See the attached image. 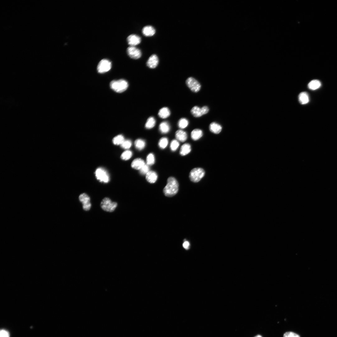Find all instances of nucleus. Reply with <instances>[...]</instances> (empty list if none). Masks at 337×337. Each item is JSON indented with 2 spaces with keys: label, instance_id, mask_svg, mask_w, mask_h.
Segmentation results:
<instances>
[{
  "label": "nucleus",
  "instance_id": "cd10ccee",
  "mask_svg": "<svg viewBox=\"0 0 337 337\" xmlns=\"http://www.w3.org/2000/svg\"><path fill=\"white\" fill-rule=\"evenodd\" d=\"M168 143V139L166 138H162L160 140L158 143V145L161 149H163L166 147Z\"/></svg>",
  "mask_w": 337,
  "mask_h": 337
},
{
  "label": "nucleus",
  "instance_id": "c756f323",
  "mask_svg": "<svg viewBox=\"0 0 337 337\" xmlns=\"http://www.w3.org/2000/svg\"><path fill=\"white\" fill-rule=\"evenodd\" d=\"M147 163L148 166L154 165L155 162V157L154 155L152 153H150L147 158Z\"/></svg>",
  "mask_w": 337,
  "mask_h": 337
},
{
  "label": "nucleus",
  "instance_id": "2f4dec72",
  "mask_svg": "<svg viewBox=\"0 0 337 337\" xmlns=\"http://www.w3.org/2000/svg\"><path fill=\"white\" fill-rule=\"evenodd\" d=\"M132 145V142L130 140H124L121 146L124 149H128L131 147Z\"/></svg>",
  "mask_w": 337,
  "mask_h": 337
},
{
  "label": "nucleus",
  "instance_id": "f257e3e1",
  "mask_svg": "<svg viewBox=\"0 0 337 337\" xmlns=\"http://www.w3.org/2000/svg\"><path fill=\"white\" fill-rule=\"evenodd\" d=\"M179 186V183L176 179L174 177H169L168 179L167 185L163 189L165 195L168 197L175 195L178 192Z\"/></svg>",
  "mask_w": 337,
  "mask_h": 337
},
{
  "label": "nucleus",
  "instance_id": "4be33fe9",
  "mask_svg": "<svg viewBox=\"0 0 337 337\" xmlns=\"http://www.w3.org/2000/svg\"><path fill=\"white\" fill-rule=\"evenodd\" d=\"M159 129L160 131L162 133L166 134L169 132L170 126L167 122H164L160 124Z\"/></svg>",
  "mask_w": 337,
  "mask_h": 337
},
{
  "label": "nucleus",
  "instance_id": "c9c22d12",
  "mask_svg": "<svg viewBox=\"0 0 337 337\" xmlns=\"http://www.w3.org/2000/svg\"><path fill=\"white\" fill-rule=\"evenodd\" d=\"M183 247L186 250L189 249L190 247V243L187 241H185L183 244Z\"/></svg>",
  "mask_w": 337,
  "mask_h": 337
},
{
  "label": "nucleus",
  "instance_id": "7ed1b4c3",
  "mask_svg": "<svg viewBox=\"0 0 337 337\" xmlns=\"http://www.w3.org/2000/svg\"><path fill=\"white\" fill-rule=\"evenodd\" d=\"M118 206V203L116 202H112L108 198L106 197L103 199L101 203V207L104 211L112 212L114 211Z\"/></svg>",
  "mask_w": 337,
  "mask_h": 337
},
{
  "label": "nucleus",
  "instance_id": "2eb2a0df",
  "mask_svg": "<svg viewBox=\"0 0 337 337\" xmlns=\"http://www.w3.org/2000/svg\"><path fill=\"white\" fill-rule=\"evenodd\" d=\"M158 178L157 173L153 171H150L146 175L147 181L150 183H154L156 182Z\"/></svg>",
  "mask_w": 337,
  "mask_h": 337
},
{
  "label": "nucleus",
  "instance_id": "412c9836",
  "mask_svg": "<svg viewBox=\"0 0 337 337\" xmlns=\"http://www.w3.org/2000/svg\"><path fill=\"white\" fill-rule=\"evenodd\" d=\"M191 150L190 145L188 143L183 144L181 147L180 154L182 156H185L189 154Z\"/></svg>",
  "mask_w": 337,
  "mask_h": 337
},
{
  "label": "nucleus",
  "instance_id": "423d86ee",
  "mask_svg": "<svg viewBox=\"0 0 337 337\" xmlns=\"http://www.w3.org/2000/svg\"><path fill=\"white\" fill-rule=\"evenodd\" d=\"M188 87L193 92H198L200 89L201 86L199 82L193 77H189L186 81Z\"/></svg>",
  "mask_w": 337,
  "mask_h": 337
},
{
  "label": "nucleus",
  "instance_id": "ddd939ff",
  "mask_svg": "<svg viewBox=\"0 0 337 337\" xmlns=\"http://www.w3.org/2000/svg\"><path fill=\"white\" fill-rule=\"evenodd\" d=\"M145 164V162L143 159L141 158H137L132 162L131 166L132 168L135 169L139 170Z\"/></svg>",
  "mask_w": 337,
  "mask_h": 337
},
{
  "label": "nucleus",
  "instance_id": "e433bc0d",
  "mask_svg": "<svg viewBox=\"0 0 337 337\" xmlns=\"http://www.w3.org/2000/svg\"><path fill=\"white\" fill-rule=\"evenodd\" d=\"M255 337H262V336H261L260 335H258L256 336H255Z\"/></svg>",
  "mask_w": 337,
  "mask_h": 337
},
{
  "label": "nucleus",
  "instance_id": "bb28decb",
  "mask_svg": "<svg viewBox=\"0 0 337 337\" xmlns=\"http://www.w3.org/2000/svg\"><path fill=\"white\" fill-rule=\"evenodd\" d=\"M189 124V122L187 119L185 118H182L178 122V126L180 128L183 129L188 126Z\"/></svg>",
  "mask_w": 337,
  "mask_h": 337
},
{
  "label": "nucleus",
  "instance_id": "0eeeda50",
  "mask_svg": "<svg viewBox=\"0 0 337 337\" xmlns=\"http://www.w3.org/2000/svg\"><path fill=\"white\" fill-rule=\"evenodd\" d=\"M111 62L107 59L101 60L98 64L97 70L98 73H103L109 71L111 68Z\"/></svg>",
  "mask_w": 337,
  "mask_h": 337
},
{
  "label": "nucleus",
  "instance_id": "dca6fc26",
  "mask_svg": "<svg viewBox=\"0 0 337 337\" xmlns=\"http://www.w3.org/2000/svg\"><path fill=\"white\" fill-rule=\"evenodd\" d=\"M175 136L176 139L181 142H185L187 138L186 133L181 130L177 131L176 133Z\"/></svg>",
  "mask_w": 337,
  "mask_h": 337
},
{
  "label": "nucleus",
  "instance_id": "aec40b11",
  "mask_svg": "<svg viewBox=\"0 0 337 337\" xmlns=\"http://www.w3.org/2000/svg\"><path fill=\"white\" fill-rule=\"evenodd\" d=\"M203 135L202 131L199 129H196L194 130L191 133V136L192 139L194 141H197L200 139Z\"/></svg>",
  "mask_w": 337,
  "mask_h": 337
},
{
  "label": "nucleus",
  "instance_id": "f8f14e48",
  "mask_svg": "<svg viewBox=\"0 0 337 337\" xmlns=\"http://www.w3.org/2000/svg\"><path fill=\"white\" fill-rule=\"evenodd\" d=\"M159 62L157 56L155 54L152 55L149 58L147 62V66L151 68H155L158 65Z\"/></svg>",
  "mask_w": 337,
  "mask_h": 337
},
{
  "label": "nucleus",
  "instance_id": "72a5a7b5",
  "mask_svg": "<svg viewBox=\"0 0 337 337\" xmlns=\"http://www.w3.org/2000/svg\"><path fill=\"white\" fill-rule=\"evenodd\" d=\"M283 337H300V336L293 332H288L284 334Z\"/></svg>",
  "mask_w": 337,
  "mask_h": 337
},
{
  "label": "nucleus",
  "instance_id": "393cba45",
  "mask_svg": "<svg viewBox=\"0 0 337 337\" xmlns=\"http://www.w3.org/2000/svg\"><path fill=\"white\" fill-rule=\"evenodd\" d=\"M156 124V121L155 119L152 117H150L147 120L145 124V128L148 129H152L155 127Z\"/></svg>",
  "mask_w": 337,
  "mask_h": 337
},
{
  "label": "nucleus",
  "instance_id": "b1692460",
  "mask_svg": "<svg viewBox=\"0 0 337 337\" xmlns=\"http://www.w3.org/2000/svg\"><path fill=\"white\" fill-rule=\"evenodd\" d=\"M135 146L137 150L139 151L142 150L145 147V142L142 139H138L135 142Z\"/></svg>",
  "mask_w": 337,
  "mask_h": 337
},
{
  "label": "nucleus",
  "instance_id": "6e6552de",
  "mask_svg": "<svg viewBox=\"0 0 337 337\" xmlns=\"http://www.w3.org/2000/svg\"><path fill=\"white\" fill-rule=\"evenodd\" d=\"M207 106H204L201 108L197 106L193 107L191 110L192 115L195 117L199 118L207 114L209 111Z\"/></svg>",
  "mask_w": 337,
  "mask_h": 337
},
{
  "label": "nucleus",
  "instance_id": "20e7f679",
  "mask_svg": "<svg viewBox=\"0 0 337 337\" xmlns=\"http://www.w3.org/2000/svg\"><path fill=\"white\" fill-rule=\"evenodd\" d=\"M205 174V172L203 169L200 168H194L190 171L189 178L191 181L197 183L201 180Z\"/></svg>",
  "mask_w": 337,
  "mask_h": 337
},
{
  "label": "nucleus",
  "instance_id": "4468645a",
  "mask_svg": "<svg viewBox=\"0 0 337 337\" xmlns=\"http://www.w3.org/2000/svg\"><path fill=\"white\" fill-rule=\"evenodd\" d=\"M143 33L146 37H151L154 35L156 33L155 29L151 26H147L143 28Z\"/></svg>",
  "mask_w": 337,
  "mask_h": 337
},
{
  "label": "nucleus",
  "instance_id": "a211bd4d",
  "mask_svg": "<svg viewBox=\"0 0 337 337\" xmlns=\"http://www.w3.org/2000/svg\"><path fill=\"white\" fill-rule=\"evenodd\" d=\"M158 115L162 119H166L169 117L171 115V112L167 107H164L160 110Z\"/></svg>",
  "mask_w": 337,
  "mask_h": 337
},
{
  "label": "nucleus",
  "instance_id": "473e14b6",
  "mask_svg": "<svg viewBox=\"0 0 337 337\" xmlns=\"http://www.w3.org/2000/svg\"><path fill=\"white\" fill-rule=\"evenodd\" d=\"M139 171L141 174L143 175H146L150 171L149 166L147 164H145V165L139 170Z\"/></svg>",
  "mask_w": 337,
  "mask_h": 337
},
{
  "label": "nucleus",
  "instance_id": "a878e982",
  "mask_svg": "<svg viewBox=\"0 0 337 337\" xmlns=\"http://www.w3.org/2000/svg\"><path fill=\"white\" fill-rule=\"evenodd\" d=\"M124 137L122 135H119L115 137L112 140L115 145H121L124 141Z\"/></svg>",
  "mask_w": 337,
  "mask_h": 337
},
{
  "label": "nucleus",
  "instance_id": "6ab92c4d",
  "mask_svg": "<svg viewBox=\"0 0 337 337\" xmlns=\"http://www.w3.org/2000/svg\"><path fill=\"white\" fill-rule=\"evenodd\" d=\"M298 100L299 102L302 105L307 104L309 101L308 94L306 92H301L299 95Z\"/></svg>",
  "mask_w": 337,
  "mask_h": 337
},
{
  "label": "nucleus",
  "instance_id": "f3484780",
  "mask_svg": "<svg viewBox=\"0 0 337 337\" xmlns=\"http://www.w3.org/2000/svg\"><path fill=\"white\" fill-rule=\"evenodd\" d=\"M209 129L212 133L215 134L219 133L222 130L221 126L215 122L212 123L210 124Z\"/></svg>",
  "mask_w": 337,
  "mask_h": 337
},
{
  "label": "nucleus",
  "instance_id": "39448f33",
  "mask_svg": "<svg viewBox=\"0 0 337 337\" xmlns=\"http://www.w3.org/2000/svg\"><path fill=\"white\" fill-rule=\"evenodd\" d=\"M95 175L97 180L100 182L107 183L110 180V178L107 172L102 168H98L95 172Z\"/></svg>",
  "mask_w": 337,
  "mask_h": 337
},
{
  "label": "nucleus",
  "instance_id": "9b49d317",
  "mask_svg": "<svg viewBox=\"0 0 337 337\" xmlns=\"http://www.w3.org/2000/svg\"><path fill=\"white\" fill-rule=\"evenodd\" d=\"M127 41L130 46H135L139 44L141 41L140 37L136 35H129L127 38Z\"/></svg>",
  "mask_w": 337,
  "mask_h": 337
},
{
  "label": "nucleus",
  "instance_id": "5701e85b",
  "mask_svg": "<svg viewBox=\"0 0 337 337\" xmlns=\"http://www.w3.org/2000/svg\"><path fill=\"white\" fill-rule=\"evenodd\" d=\"M321 86V83L319 80H314L309 83L308 87L310 89L315 90L319 88Z\"/></svg>",
  "mask_w": 337,
  "mask_h": 337
},
{
  "label": "nucleus",
  "instance_id": "1a4fd4ad",
  "mask_svg": "<svg viewBox=\"0 0 337 337\" xmlns=\"http://www.w3.org/2000/svg\"><path fill=\"white\" fill-rule=\"evenodd\" d=\"M79 199L82 204L83 209L86 211L90 210L91 207V204L90 202V197L86 193L81 194L79 197Z\"/></svg>",
  "mask_w": 337,
  "mask_h": 337
},
{
  "label": "nucleus",
  "instance_id": "c85d7f7f",
  "mask_svg": "<svg viewBox=\"0 0 337 337\" xmlns=\"http://www.w3.org/2000/svg\"><path fill=\"white\" fill-rule=\"evenodd\" d=\"M133 156L132 152L129 150H127L124 152L121 156V158L124 160L130 159Z\"/></svg>",
  "mask_w": 337,
  "mask_h": 337
},
{
  "label": "nucleus",
  "instance_id": "7c9ffc66",
  "mask_svg": "<svg viewBox=\"0 0 337 337\" xmlns=\"http://www.w3.org/2000/svg\"><path fill=\"white\" fill-rule=\"evenodd\" d=\"M179 143L176 140H172L171 143L170 148L171 150L173 152H175L176 150L179 146Z\"/></svg>",
  "mask_w": 337,
  "mask_h": 337
},
{
  "label": "nucleus",
  "instance_id": "9d476101",
  "mask_svg": "<svg viewBox=\"0 0 337 337\" xmlns=\"http://www.w3.org/2000/svg\"><path fill=\"white\" fill-rule=\"evenodd\" d=\"M129 56L132 59H137L140 58L142 55L141 50L134 46L129 47L127 50Z\"/></svg>",
  "mask_w": 337,
  "mask_h": 337
},
{
  "label": "nucleus",
  "instance_id": "f03ea898",
  "mask_svg": "<svg viewBox=\"0 0 337 337\" xmlns=\"http://www.w3.org/2000/svg\"><path fill=\"white\" fill-rule=\"evenodd\" d=\"M129 85L128 82L123 79L112 81L110 83L111 88L118 93L125 91L128 89Z\"/></svg>",
  "mask_w": 337,
  "mask_h": 337
},
{
  "label": "nucleus",
  "instance_id": "f704fd0d",
  "mask_svg": "<svg viewBox=\"0 0 337 337\" xmlns=\"http://www.w3.org/2000/svg\"><path fill=\"white\" fill-rule=\"evenodd\" d=\"M9 332L5 330H2L0 332V337H10Z\"/></svg>",
  "mask_w": 337,
  "mask_h": 337
}]
</instances>
